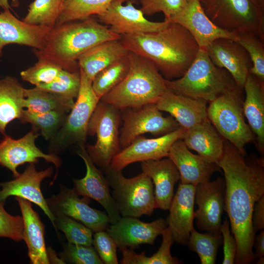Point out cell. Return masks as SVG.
Wrapping results in <instances>:
<instances>
[{
	"mask_svg": "<svg viewBox=\"0 0 264 264\" xmlns=\"http://www.w3.org/2000/svg\"><path fill=\"white\" fill-rule=\"evenodd\" d=\"M230 143L224 140V151L217 164L224 176V210L236 240L235 263L249 264L256 260L253 250L255 232L252 216L256 202L264 195V160L246 159Z\"/></svg>",
	"mask_w": 264,
	"mask_h": 264,
	"instance_id": "6da1fadb",
	"label": "cell"
},
{
	"mask_svg": "<svg viewBox=\"0 0 264 264\" xmlns=\"http://www.w3.org/2000/svg\"><path fill=\"white\" fill-rule=\"evenodd\" d=\"M120 40L129 51L151 61L168 80L181 77L199 49L187 30L174 22L154 32L121 35Z\"/></svg>",
	"mask_w": 264,
	"mask_h": 264,
	"instance_id": "7a4b0ae2",
	"label": "cell"
},
{
	"mask_svg": "<svg viewBox=\"0 0 264 264\" xmlns=\"http://www.w3.org/2000/svg\"><path fill=\"white\" fill-rule=\"evenodd\" d=\"M120 38L121 35L92 16L56 24L51 29L44 47L33 49V52L38 59H47L64 69L77 72V60L83 53L100 43Z\"/></svg>",
	"mask_w": 264,
	"mask_h": 264,
	"instance_id": "3957f363",
	"label": "cell"
},
{
	"mask_svg": "<svg viewBox=\"0 0 264 264\" xmlns=\"http://www.w3.org/2000/svg\"><path fill=\"white\" fill-rule=\"evenodd\" d=\"M128 56L130 67L127 74L100 101L119 110L156 104L167 88L166 79L145 57L130 51Z\"/></svg>",
	"mask_w": 264,
	"mask_h": 264,
	"instance_id": "277c9868",
	"label": "cell"
},
{
	"mask_svg": "<svg viewBox=\"0 0 264 264\" xmlns=\"http://www.w3.org/2000/svg\"><path fill=\"white\" fill-rule=\"evenodd\" d=\"M173 92L211 102L238 87L225 69L216 66L205 48H199L185 73L175 80H166Z\"/></svg>",
	"mask_w": 264,
	"mask_h": 264,
	"instance_id": "5b68a950",
	"label": "cell"
},
{
	"mask_svg": "<svg viewBox=\"0 0 264 264\" xmlns=\"http://www.w3.org/2000/svg\"><path fill=\"white\" fill-rule=\"evenodd\" d=\"M243 88L237 87L210 102L207 117L220 135L243 156L245 146L255 141L243 112Z\"/></svg>",
	"mask_w": 264,
	"mask_h": 264,
	"instance_id": "8992f818",
	"label": "cell"
},
{
	"mask_svg": "<svg viewBox=\"0 0 264 264\" xmlns=\"http://www.w3.org/2000/svg\"><path fill=\"white\" fill-rule=\"evenodd\" d=\"M111 196L122 217L151 216L155 208L154 188L151 178L144 173L132 178L123 176L121 170L109 166L104 170Z\"/></svg>",
	"mask_w": 264,
	"mask_h": 264,
	"instance_id": "52a82bcc",
	"label": "cell"
},
{
	"mask_svg": "<svg viewBox=\"0 0 264 264\" xmlns=\"http://www.w3.org/2000/svg\"><path fill=\"white\" fill-rule=\"evenodd\" d=\"M217 26L236 33L253 35L264 42V10L250 0H200Z\"/></svg>",
	"mask_w": 264,
	"mask_h": 264,
	"instance_id": "ba28073f",
	"label": "cell"
},
{
	"mask_svg": "<svg viewBox=\"0 0 264 264\" xmlns=\"http://www.w3.org/2000/svg\"><path fill=\"white\" fill-rule=\"evenodd\" d=\"M79 70L81 82L76 101L64 124L50 140V154H56L74 144L85 145L88 124L100 99L93 89L92 81Z\"/></svg>",
	"mask_w": 264,
	"mask_h": 264,
	"instance_id": "9c48e42d",
	"label": "cell"
},
{
	"mask_svg": "<svg viewBox=\"0 0 264 264\" xmlns=\"http://www.w3.org/2000/svg\"><path fill=\"white\" fill-rule=\"evenodd\" d=\"M119 110L99 101L89 120L88 134L96 136L94 145H88L87 153L94 164L103 170L121 151L119 143Z\"/></svg>",
	"mask_w": 264,
	"mask_h": 264,
	"instance_id": "30bf717a",
	"label": "cell"
},
{
	"mask_svg": "<svg viewBox=\"0 0 264 264\" xmlns=\"http://www.w3.org/2000/svg\"><path fill=\"white\" fill-rule=\"evenodd\" d=\"M122 110L123 124L119 134L121 149L142 134L150 133L158 137L181 127L172 116H163L155 103Z\"/></svg>",
	"mask_w": 264,
	"mask_h": 264,
	"instance_id": "8fae6325",
	"label": "cell"
},
{
	"mask_svg": "<svg viewBox=\"0 0 264 264\" xmlns=\"http://www.w3.org/2000/svg\"><path fill=\"white\" fill-rule=\"evenodd\" d=\"M60 190L57 196L46 200L54 216L63 215L70 217L92 232L106 230L110 224L107 213L91 208L89 205V198H80L74 189L62 185Z\"/></svg>",
	"mask_w": 264,
	"mask_h": 264,
	"instance_id": "7c38bea8",
	"label": "cell"
},
{
	"mask_svg": "<svg viewBox=\"0 0 264 264\" xmlns=\"http://www.w3.org/2000/svg\"><path fill=\"white\" fill-rule=\"evenodd\" d=\"M136 0H113L107 9L95 16L101 23L110 26V29L120 35L147 33L160 30L169 24L149 21L140 9L134 6Z\"/></svg>",
	"mask_w": 264,
	"mask_h": 264,
	"instance_id": "4fadbf2b",
	"label": "cell"
},
{
	"mask_svg": "<svg viewBox=\"0 0 264 264\" xmlns=\"http://www.w3.org/2000/svg\"><path fill=\"white\" fill-rule=\"evenodd\" d=\"M225 181L221 177L196 186L195 211L198 228L212 234H221V216L224 207Z\"/></svg>",
	"mask_w": 264,
	"mask_h": 264,
	"instance_id": "5bb4252c",
	"label": "cell"
},
{
	"mask_svg": "<svg viewBox=\"0 0 264 264\" xmlns=\"http://www.w3.org/2000/svg\"><path fill=\"white\" fill-rule=\"evenodd\" d=\"M186 130L180 127L165 135L153 138L139 136L121 150L112 159L110 167L122 170L138 161L157 160L168 157L170 150L176 140L182 139Z\"/></svg>",
	"mask_w": 264,
	"mask_h": 264,
	"instance_id": "9a60e30c",
	"label": "cell"
},
{
	"mask_svg": "<svg viewBox=\"0 0 264 264\" xmlns=\"http://www.w3.org/2000/svg\"><path fill=\"white\" fill-rule=\"evenodd\" d=\"M39 135L38 131L32 129L20 139H14L6 134L0 141V165L10 170L14 177L20 174L17 170L19 166L25 163H37L40 158L52 163L57 170L61 167L59 157L44 154L36 146L35 140Z\"/></svg>",
	"mask_w": 264,
	"mask_h": 264,
	"instance_id": "2e32d148",
	"label": "cell"
},
{
	"mask_svg": "<svg viewBox=\"0 0 264 264\" xmlns=\"http://www.w3.org/2000/svg\"><path fill=\"white\" fill-rule=\"evenodd\" d=\"M78 155L86 167L85 176L81 179H73L74 190L79 196L92 198L105 209L110 224L116 223L121 218L117 205L111 196L106 177L96 167L89 156L85 145L79 146Z\"/></svg>",
	"mask_w": 264,
	"mask_h": 264,
	"instance_id": "e0dca14e",
	"label": "cell"
},
{
	"mask_svg": "<svg viewBox=\"0 0 264 264\" xmlns=\"http://www.w3.org/2000/svg\"><path fill=\"white\" fill-rule=\"evenodd\" d=\"M169 22L178 23L191 34L200 48L220 38L236 41L237 34L217 26L207 16L200 0H189L185 8Z\"/></svg>",
	"mask_w": 264,
	"mask_h": 264,
	"instance_id": "ac0fdd59",
	"label": "cell"
},
{
	"mask_svg": "<svg viewBox=\"0 0 264 264\" xmlns=\"http://www.w3.org/2000/svg\"><path fill=\"white\" fill-rule=\"evenodd\" d=\"M53 173L51 167L40 171L36 169L35 164L29 163L22 174L15 179L0 183V201L5 202L10 196L21 198L38 205L48 217L54 227L55 217L50 210L46 199L43 197L41 184L45 178Z\"/></svg>",
	"mask_w": 264,
	"mask_h": 264,
	"instance_id": "d6986e66",
	"label": "cell"
},
{
	"mask_svg": "<svg viewBox=\"0 0 264 264\" xmlns=\"http://www.w3.org/2000/svg\"><path fill=\"white\" fill-rule=\"evenodd\" d=\"M166 220L162 218L151 222L141 221L137 218L122 217L106 229L122 251L133 249L142 244H153L157 237L167 227Z\"/></svg>",
	"mask_w": 264,
	"mask_h": 264,
	"instance_id": "ffe728a7",
	"label": "cell"
},
{
	"mask_svg": "<svg viewBox=\"0 0 264 264\" xmlns=\"http://www.w3.org/2000/svg\"><path fill=\"white\" fill-rule=\"evenodd\" d=\"M206 50L213 63L226 69L237 85L243 86L252 67V62L246 50L237 42L226 38L217 39Z\"/></svg>",
	"mask_w": 264,
	"mask_h": 264,
	"instance_id": "44dd1931",
	"label": "cell"
},
{
	"mask_svg": "<svg viewBox=\"0 0 264 264\" xmlns=\"http://www.w3.org/2000/svg\"><path fill=\"white\" fill-rule=\"evenodd\" d=\"M51 28L27 23L16 17L10 9L0 12V58L3 49L9 44H17L42 49Z\"/></svg>",
	"mask_w": 264,
	"mask_h": 264,
	"instance_id": "7402d4cb",
	"label": "cell"
},
{
	"mask_svg": "<svg viewBox=\"0 0 264 264\" xmlns=\"http://www.w3.org/2000/svg\"><path fill=\"white\" fill-rule=\"evenodd\" d=\"M196 186L179 183L174 196L166 220L174 241L187 245L190 233L194 228V204Z\"/></svg>",
	"mask_w": 264,
	"mask_h": 264,
	"instance_id": "603a6c76",
	"label": "cell"
},
{
	"mask_svg": "<svg viewBox=\"0 0 264 264\" xmlns=\"http://www.w3.org/2000/svg\"><path fill=\"white\" fill-rule=\"evenodd\" d=\"M168 157L176 167L182 184L196 186L210 180L212 175L220 170L217 164L191 152L181 139L174 143Z\"/></svg>",
	"mask_w": 264,
	"mask_h": 264,
	"instance_id": "cb8c5ba5",
	"label": "cell"
},
{
	"mask_svg": "<svg viewBox=\"0 0 264 264\" xmlns=\"http://www.w3.org/2000/svg\"><path fill=\"white\" fill-rule=\"evenodd\" d=\"M207 103L176 93L167 88L156 105L159 110L169 113L187 130L208 118Z\"/></svg>",
	"mask_w": 264,
	"mask_h": 264,
	"instance_id": "d4e9b609",
	"label": "cell"
},
{
	"mask_svg": "<svg viewBox=\"0 0 264 264\" xmlns=\"http://www.w3.org/2000/svg\"><path fill=\"white\" fill-rule=\"evenodd\" d=\"M141 169L154 185L155 208L169 210L174 196L175 184L180 180L176 165L169 158H161L142 161Z\"/></svg>",
	"mask_w": 264,
	"mask_h": 264,
	"instance_id": "484cf974",
	"label": "cell"
},
{
	"mask_svg": "<svg viewBox=\"0 0 264 264\" xmlns=\"http://www.w3.org/2000/svg\"><path fill=\"white\" fill-rule=\"evenodd\" d=\"M243 89L245 93L242 103L244 116L255 135L256 146L262 157L264 153V82L249 73Z\"/></svg>",
	"mask_w": 264,
	"mask_h": 264,
	"instance_id": "4316f807",
	"label": "cell"
},
{
	"mask_svg": "<svg viewBox=\"0 0 264 264\" xmlns=\"http://www.w3.org/2000/svg\"><path fill=\"white\" fill-rule=\"evenodd\" d=\"M23 221V239L28 248L30 263L32 264L50 263L44 240V226L31 203L16 197Z\"/></svg>",
	"mask_w": 264,
	"mask_h": 264,
	"instance_id": "83f0119b",
	"label": "cell"
},
{
	"mask_svg": "<svg viewBox=\"0 0 264 264\" xmlns=\"http://www.w3.org/2000/svg\"><path fill=\"white\" fill-rule=\"evenodd\" d=\"M181 139L189 149L210 162L217 164L222 156L225 140L208 118L186 130Z\"/></svg>",
	"mask_w": 264,
	"mask_h": 264,
	"instance_id": "f1b7e54d",
	"label": "cell"
},
{
	"mask_svg": "<svg viewBox=\"0 0 264 264\" xmlns=\"http://www.w3.org/2000/svg\"><path fill=\"white\" fill-rule=\"evenodd\" d=\"M129 51L120 39L100 43L83 53L78 59L79 69L92 81L101 70L127 56Z\"/></svg>",
	"mask_w": 264,
	"mask_h": 264,
	"instance_id": "f546056e",
	"label": "cell"
},
{
	"mask_svg": "<svg viewBox=\"0 0 264 264\" xmlns=\"http://www.w3.org/2000/svg\"><path fill=\"white\" fill-rule=\"evenodd\" d=\"M24 88L12 76L0 79V132L6 135L7 125L20 119L24 108Z\"/></svg>",
	"mask_w": 264,
	"mask_h": 264,
	"instance_id": "4dcf8cb0",
	"label": "cell"
},
{
	"mask_svg": "<svg viewBox=\"0 0 264 264\" xmlns=\"http://www.w3.org/2000/svg\"><path fill=\"white\" fill-rule=\"evenodd\" d=\"M24 108L33 112L59 110L67 113L75 102L36 86L33 88H24Z\"/></svg>",
	"mask_w": 264,
	"mask_h": 264,
	"instance_id": "1f68e13d",
	"label": "cell"
},
{
	"mask_svg": "<svg viewBox=\"0 0 264 264\" xmlns=\"http://www.w3.org/2000/svg\"><path fill=\"white\" fill-rule=\"evenodd\" d=\"M162 242L157 251L152 256L147 257L145 252L137 254L132 249L122 251V264H177L182 262L172 257L171 247L174 242L170 228L168 226L163 231Z\"/></svg>",
	"mask_w": 264,
	"mask_h": 264,
	"instance_id": "d6a6232c",
	"label": "cell"
},
{
	"mask_svg": "<svg viewBox=\"0 0 264 264\" xmlns=\"http://www.w3.org/2000/svg\"><path fill=\"white\" fill-rule=\"evenodd\" d=\"M67 115V113L59 110L36 113L23 110L19 120L22 123H30L32 129L40 131L45 140H51L64 124Z\"/></svg>",
	"mask_w": 264,
	"mask_h": 264,
	"instance_id": "836d02e7",
	"label": "cell"
},
{
	"mask_svg": "<svg viewBox=\"0 0 264 264\" xmlns=\"http://www.w3.org/2000/svg\"><path fill=\"white\" fill-rule=\"evenodd\" d=\"M113 0H65L56 24L82 20L104 12Z\"/></svg>",
	"mask_w": 264,
	"mask_h": 264,
	"instance_id": "e575fe53",
	"label": "cell"
},
{
	"mask_svg": "<svg viewBox=\"0 0 264 264\" xmlns=\"http://www.w3.org/2000/svg\"><path fill=\"white\" fill-rule=\"evenodd\" d=\"M65 0H34L28 6L22 21L27 23L53 28L62 11Z\"/></svg>",
	"mask_w": 264,
	"mask_h": 264,
	"instance_id": "d590c367",
	"label": "cell"
},
{
	"mask_svg": "<svg viewBox=\"0 0 264 264\" xmlns=\"http://www.w3.org/2000/svg\"><path fill=\"white\" fill-rule=\"evenodd\" d=\"M128 55L99 71L93 78L92 87L100 100L118 85L127 74L130 67Z\"/></svg>",
	"mask_w": 264,
	"mask_h": 264,
	"instance_id": "8d00e7d4",
	"label": "cell"
},
{
	"mask_svg": "<svg viewBox=\"0 0 264 264\" xmlns=\"http://www.w3.org/2000/svg\"><path fill=\"white\" fill-rule=\"evenodd\" d=\"M222 241L221 234L200 233L194 228L187 245L190 250L197 253L201 264H214Z\"/></svg>",
	"mask_w": 264,
	"mask_h": 264,
	"instance_id": "74e56055",
	"label": "cell"
},
{
	"mask_svg": "<svg viewBox=\"0 0 264 264\" xmlns=\"http://www.w3.org/2000/svg\"><path fill=\"white\" fill-rule=\"evenodd\" d=\"M237 34L236 42L246 50L252 62L249 73L264 82V42L252 34Z\"/></svg>",
	"mask_w": 264,
	"mask_h": 264,
	"instance_id": "f35d334b",
	"label": "cell"
},
{
	"mask_svg": "<svg viewBox=\"0 0 264 264\" xmlns=\"http://www.w3.org/2000/svg\"><path fill=\"white\" fill-rule=\"evenodd\" d=\"M81 82L80 73L62 69L56 78L38 87L64 98L74 100L77 97Z\"/></svg>",
	"mask_w": 264,
	"mask_h": 264,
	"instance_id": "ab89813d",
	"label": "cell"
},
{
	"mask_svg": "<svg viewBox=\"0 0 264 264\" xmlns=\"http://www.w3.org/2000/svg\"><path fill=\"white\" fill-rule=\"evenodd\" d=\"M55 226L65 235L68 243L92 245V231L83 223L68 216H55Z\"/></svg>",
	"mask_w": 264,
	"mask_h": 264,
	"instance_id": "60d3db41",
	"label": "cell"
},
{
	"mask_svg": "<svg viewBox=\"0 0 264 264\" xmlns=\"http://www.w3.org/2000/svg\"><path fill=\"white\" fill-rule=\"evenodd\" d=\"M33 66L22 71V79L30 84L39 86L47 84L53 81L63 69L54 62L45 59H38Z\"/></svg>",
	"mask_w": 264,
	"mask_h": 264,
	"instance_id": "b9f144b4",
	"label": "cell"
},
{
	"mask_svg": "<svg viewBox=\"0 0 264 264\" xmlns=\"http://www.w3.org/2000/svg\"><path fill=\"white\" fill-rule=\"evenodd\" d=\"M189 0H139L140 10L144 15L151 16L162 12L165 20L169 22L186 6Z\"/></svg>",
	"mask_w": 264,
	"mask_h": 264,
	"instance_id": "7bdbcfd3",
	"label": "cell"
},
{
	"mask_svg": "<svg viewBox=\"0 0 264 264\" xmlns=\"http://www.w3.org/2000/svg\"><path fill=\"white\" fill-rule=\"evenodd\" d=\"M62 260L74 264H103V263L92 245H65L62 253Z\"/></svg>",
	"mask_w": 264,
	"mask_h": 264,
	"instance_id": "ee69618b",
	"label": "cell"
},
{
	"mask_svg": "<svg viewBox=\"0 0 264 264\" xmlns=\"http://www.w3.org/2000/svg\"><path fill=\"white\" fill-rule=\"evenodd\" d=\"M92 244L103 264H117V245L112 237L105 230L95 232Z\"/></svg>",
	"mask_w": 264,
	"mask_h": 264,
	"instance_id": "f6af8a7d",
	"label": "cell"
},
{
	"mask_svg": "<svg viewBox=\"0 0 264 264\" xmlns=\"http://www.w3.org/2000/svg\"><path fill=\"white\" fill-rule=\"evenodd\" d=\"M4 203L0 201V237L19 242L23 239L24 225L22 217L12 216L4 209Z\"/></svg>",
	"mask_w": 264,
	"mask_h": 264,
	"instance_id": "bcb514c9",
	"label": "cell"
},
{
	"mask_svg": "<svg viewBox=\"0 0 264 264\" xmlns=\"http://www.w3.org/2000/svg\"><path fill=\"white\" fill-rule=\"evenodd\" d=\"M223 243V264H233L235 263L237 244L236 240L231 234L229 221L225 219L221 223L220 228Z\"/></svg>",
	"mask_w": 264,
	"mask_h": 264,
	"instance_id": "7dc6e473",
	"label": "cell"
},
{
	"mask_svg": "<svg viewBox=\"0 0 264 264\" xmlns=\"http://www.w3.org/2000/svg\"><path fill=\"white\" fill-rule=\"evenodd\" d=\"M255 232L264 228V195L255 204L252 216Z\"/></svg>",
	"mask_w": 264,
	"mask_h": 264,
	"instance_id": "c3c4849f",
	"label": "cell"
},
{
	"mask_svg": "<svg viewBox=\"0 0 264 264\" xmlns=\"http://www.w3.org/2000/svg\"><path fill=\"white\" fill-rule=\"evenodd\" d=\"M255 248V255L256 258H260L264 256V231L262 230L260 233L255 236L254 245Z\"/></svg>",
	"mask_w": 264,
	"mask_h": 264,
	"instance_id": "681fc988",
	"label": "cell"
},
{
	"mask_svg": "<svg viewBox=\"0 0 264 264\" xmlns=\"http://www.w3.org/2000/svg\"><path fill=\"white\" fill-rule=\"evenodd\" d=\"M11 1V5L17 8L20 5V0H10ZM0 8H2L3 10L11 9V6L9 3V0H0Z\"/></svg>",
	"mask_w": 264,
	"mask_h": 264,
	"instance_id": "f907efd6",
	"label": "cell"
},
{
	"mask_svg": "<svg viewBox=\"0 0 264 264\" xmlns=\"http://www.w3.org/2000/svg\"><path fill=\"white\" fill-rule=\"evenodd\" d=\"M256 6L264 10V0H250Z\"/></svg>",
	"mask_w": 264,
	"mask_h": 264,
	"instance_id": "816d5d0a",
	"label": "cell"
},
{
	"mask_svg": "<svg viewBox=\"0 0 264 264\" xmlns=\"http://www.w3.org/2000/svg\"><path fill=\"white\" fill-rule=\"evenodd\" d=\"M264 257H261L258 258V260L257 261L258 264H264Z\"/></svg>",
	"mask_w": 264,
	"mask_h": 264,
	"instance_id": "f5cc1de1",
	"label": "cell"
}]
</instances>
